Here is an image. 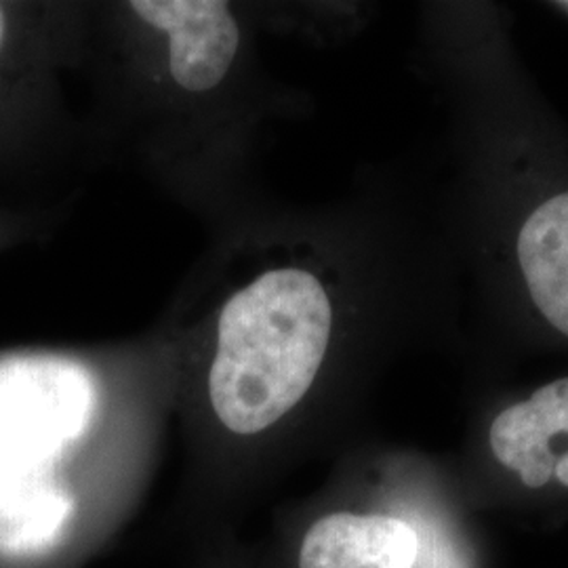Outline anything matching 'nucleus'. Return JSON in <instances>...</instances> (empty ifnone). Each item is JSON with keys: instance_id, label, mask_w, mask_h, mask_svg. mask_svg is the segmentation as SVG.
I'll use <instances>...</instances> for the list:
<instances>
[{"instance_id": "f257e3e1", "label": "nucleus", "mask_w": 568, "mask_h": 568, "mask_svg": "<svg viewBox=\"0 0 568 568\" xmlns=\"http://www.w3.org/2000/svg\"><path fill=\"white\" fill-rule=\"evenodd\" d=\"M509 26L506 7L440 2L424 28L447 105L440 196L466 284L459 358L478 386L568 356V124Z\"/></svg>"}, {"instance_id": "f03ea898", "label": "nucleus", "mask_w": 568, "mask_h": 568, "mask_svg": "<svg viewBox=\"0 0 568 568\" xmlns=\"http://www.w3.org/2000/svg\"><path fill=\"white\" fill-rule=\"evenodd\" d=\"M295 539L293 568H493L450 455L394 450L361 462Z\"/></svg>"}, {"instance_id": "7ed1b4c3", "label": "nucleus", "mask_w": 568, "mask_h": 568, "mask_svg": "<svg viewBox=\"0 0 568 568\" xmlns=\"http://www.w3.org/2000/svg\"><path fill=\"white\" fill-rule=\"evenodd\" d=\"M335 286L307 265H278L236 291L220 314L209 403L236 436H257L314 400L333 368Z\"/></svg>"}, {"instance_id": "20e7f679", "label": "nucleus", "mask_w": 568, "mask_h": 568, "mask_svg": "<svg viewBox=\"0 0 568 568\" xmlns=\"http://www.w3.org/2000/svg\"><path fill=\"white\" fill-rule=\"evenodd\" d=\"M474 516L556 530L568 520V375L535 386H480L448 453Z\"/></svg>"}, {"instance_id": "39448f33", "label": "nucleus", "mask_w": 568, "mask_h": 568, "mask_svg": "<svg viewBox=\"0 0 568 568\" xmlns=\"http://www.w3.org/2000/svg\"><path fill=\"white\" fill-rule=\"evenodd\" d=\"M129 9L163 30L171 79L190 93H209L227 79L241 47V26L217 0H138Z\"/></svg>"}, {"instance_id": "423d86ee", "label": "nucleus", "mask_w": 568, "mask_h": 568, "mask_svg": "<svg viewBox=\"0 0 568 568\" xmlns=\"http://www.w3.org/2000/svg\"><path fill=\"white\" fill-rule=\"evenodd\" d=\"M9 41H11V13H9V7L0 2V60L9 51Z\"/></svg>"}, {"instance_id": "0eeeda50", "label": "nucleus", "mask_w": 568, "mask_h": 568, "mask_svg": "<svg viewBox=\"0 0 568 568\" xmlns=\"http://www.w3.org/2000/svg\"><path fill=\"white\" fill-rule=\"evenodd\" d=\"M548 7L554 13H560L568 20V2H549Z\"/></svg>"}]
</instances>
